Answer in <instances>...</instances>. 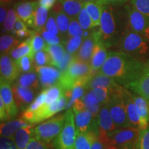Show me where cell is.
<instances>
[{
    "instance_id": "obj_43",
    "label": "cell",
    "mask_w": 149,
    "mask_h": 149,
    "mask_svg": "<svg viewBox=\"0 0 149 149\" xmlns=\"http://www.w3.org/2000/svg\"><path fill=\"white\" fill-rule=\"evenodd\" d=\"M17 19L18 17L16 11L13 9H10L8 12L6 19L3 23V30L7 32L13 31L15 24Z\"/></svg>"
},
{
    "instance_id": "obj_53",
    "label": "cell",
    "mask_w": 149,
    "mask_h": 149,
    "mask_svg": "<svg viewBox=\"0 0 149 149\" xmlns=\"http://www.w3.org/2000/svg\"><path fill=\"white\" fill-rule=\"evenodd\" d=\"M128 0H97V2L102 6L111 5V4H119V3H125Z\"/></svg>"
},
{
    "instance_id": "obj_19",
    "label": "cell",
    "mask_w": 149,
    "mask_h": 149,
    "mask_svg": "<svg viewBox=\"0 0 149 149\" xmlns=\"http://www.w3.org/2000/svg\"><path fill=\"white\" fill-rule=\"evenodd\" d=\"M12 89L15 101L18 109L26 110L34 101L33 99L35 94L32 89L23 87L19 84L15 85Z\"/></svg>"
},
{
    "instance_id": "obj_28",
    "label": "cell",
    "mask_w": 149,
    "mask_h": 149,
    "mask_svg": "<svg viewBox=\"0 0 149 149\" xmlns=\"http://www.w3.org/2000/svg\"><path fill=\"white\" fill-rule=\"evenodd\" d=\"M44 51L49 55L51 59V66L57 67L64 59L66 51L62 44H58L55 45L47 44Z\"/></svg>"
},
{
    "instance_id": "obj_10",
    "label": "cell",
    "mask_w": 149,
    "mask_h": 149,
    "mask_svg": "<svg viewBox=\"0 0 149 149\" xmlns=\"http://www.w3.org/2000/svg\"><path fill=\"white\" fill-rule=\"evenodd\" d=\"M122 52L135 57L136 56L144 55L148 51L147 41L134 31L125 33L121 42Z\"/></svg>"
},
{
    "instance_id": "obj_31",
    "label": "cell",
    "mask_w": 149,
    "mask_h": 149,
    "mask_svg": "<svg viewBox=\"0 0 149 149\" xmlns=\"http://www.w3.org/2000/svg\"><path fill=\"white\" fill-rule=\"evenodd\" d=\"M63 10L70 18L77 17L84 6V3L79 0H59Z\"/></svg>"
},
{
    "instance_id": "obj_59",
    "label": "cell",
    "mask_w": 149,
    "mask_h": 149,
    "mask_svg": "<svg viewBox=\"0 0 149 149\" xmlns=\"http://www.w3.org/2000/svg\"><path fill=\"white\" fill-rule=\"evenodd\" d=\"M121 149H134L133 145H129V146H124V147H123V148H121Z\"/></svg>"
},
{
    "instance_id": "obj_55",
    "label": "cell",
    "mask_w": 149,
    "mask_h": 149,
    "mask_svg": "<svg viewBox=\"0 0 149 149\" xmlns=\"http://www.w3.org/2000/svg\"><path fill=\"white\" fill-rule=\"evenodd\" d=\"M6 3H1V8H0V22L1 24L4 23L5 20L6 19L7 15H6Z\"/></svg>"
},
{
    "instance_id": "obj_35",
    "label": "cell",
    "mask_w": 149,
    "mask_h": 149,
    "mask_svg": "<svg viewBox=\"0 0 149 149\" xmlns=\"http://www.w3.org/2000/svg\"><path fill=\"white\" fill-rule=\"evenodd\" d=\"M46 100L45 104L46 105L51 104L57 101L62 95L65 94L64 90L61 88V86L59 84H57L46 89Z\"/></svg>"
},
{
    "instance_id": "obj_6",
    "label": "cell",
    "mask_w": 149,
    "mask_h": 149,
    "mask_svg": "<svg viewBox=\"0 0 149 149\" xmlns=\"http://www.w3.org/2000/svg\"><path fill=\"white\" fill-rule=\"evenodd\" d=\"M65 122L61 133L54 139L55 149H74L77 131L74 123L72 109H68L64 114Z\"/></svg>"
},
{
    "instance_id": "obj_29",
    "label": "cell",
    "mask_w": 149,
    "mask_h": 149,
    "mask_svg": "<svg viewBox=\"0 0 149 149\" xmlns=\"http://www.w3.org/2000/svg\"><path fill=\"white\" fill-rule=\"evenodd\" d=\"M84 7L92 19L93 28L100 27L103 11V6L97 1H90L84 3Z\"/></svg>"
},
{
    "instance_id": "obj_27",
    "label": "cell",
    "mask_w": 149,
    "mask_h": 149,
    "mask_svg": "<svg viewBox=\"0 0 149 149\" xmlns=\"http://www.w3.org/2000/svg\"><path fill=\"white\" fill-rule=\"evenodd\" d=\"M31 124L25 122L22 119L11 120L10 122H1V137H6L13 139L17 131L24 126H27Z\"/></svg>"
},
{
    "instance_id": "obj_25",
    "label": "cell",
    "mask_w": 149,
    "mask_h": 149,
    "mask_svg": "<svg viewBox=\"0 0 149 149\" xmlns=\"http://www.w3.org/2000/svg\"><path fill=\"white\" fill-rule=\"evenodd\" d=\"M98 137L99 130H91L84 133H77L74 149H91Z\"/></svg>"
},
{
    "instance_id": "obj_8",
    "label": "cell",
    "mask_w": 149,
    "mask_h": 149,
    "mask_svg": "<svg viewBox=\"0 0 149 149\" xmlns=\"http://www.w3.org/2000/svg\"><path fill=\"white\" fill-rule=\"evenodd\" d=\"M64 115H59L42 123L35 128L34 137L44 143L55 139L64 128Z\"/></svg>"
},
{
    "instance_id": "obj_39",
    "label": "cell",
    "mask_w": 149,
    "mask_h": 149,
    "mask_svg": "<svg viewBox=\"0 0 149 149\" xmlns=\"http://www.w3.org/2000/svg\"><path fill=\"white\" fill-rule=\"evenodd\" d=\"M82 28L81 27L77 19L75 18H70V22L69 28L68 31V36L70 37H83L84 35V32Z\"/></svg>"
},
{
    "instance_id": "obj_37",
    "label": "cell",
    "mask_w": 149,
    "mask_h": 149,
    "mask_svg": "<svg viewBox=\"0 0 149 149\" xmlns=\"http://www.w3.org/2000/svg\"><path fill=\"white\" fill-rule=\"evenodd\" d=\"M77 19L84 31H88L93 28L92 19L84 6L77 15Z\"/></svg>"
},
{
    "instance_id": "obj_23",
    "label": "cell",
    "mask_w": 149,
    "mask_h": 149,
    "mask_svg": "<svg viewBox=\"0 0 149 149\" xmlns=\"http://www.w3.org/2000/svg\"><path fill=\"white\" fill-rule=\"evenodd\" d=\"M120 86H121L118 84L113 78L98 72L89 81L87 89L93 90L97 88L116 89Z\"/></svg>"
},
{
    "instance_id": "obj_45",
    "label": "cell",
    "mask_w": 149,
    "mask_h": 149,
    "mask_svg": "<svg viewBox=\"0 0 149 149\" xmlns=\"http://www.w3.org/2000/svg\"><path fill=\"white\" fill-rule=\"evenodd\" d=\"M131 3L149 20V0H131Z\"/></svg>"
},
{
    "instance_id": "obj_50",
    "label": "cell",
    "mask_w": 149,
    "mask_h": 149,
    "mask_svg": "<svg viewBox=\"0 0 149 149\" xmlns=\"http://www.w3.org/2000/svg\"><path fill=\"white\" fill-rule=\"evenodd\" d=\"M73 58L74 57L72 56V54H70L66 51V53L65 54L64 59H63L62 61L59 63L58 66H57V68H58L61 72H64L65 70L67 69L68 66H69V64H70V62H71Z\"/></svg>"
},
{
    "instance_id": "obj_22",
    "label": "cell",
    "mask_w": 149,
    "mask_h": 149,
    "mask_svg": "<svg viewBox=\"0 0 149 149\" xmlns=\"http://www.w3.org/2000/svg\"><path fill=\"white\" fill-rule=\"evenodd\" d=\"M97 121L99 126V133H108L117 129L107 104L102 107Z\"/></svg>"
},
{
    "instance_id": "obj_20",
    "label": "cell",
    "mask_w": 149,
    "mask_h": 149,
    "mask_svg": "<svg viewBox=\"0 0 149 149\" xmlns=\"http://www.w3.org/2000/svg\"><path fill=\"white\" fill-rule=\"evenodd\" d=\"M122 97L125 104L126 113L131 127L137 128L139 129V117L136 106L133 100V95L130 94L126 88L122 91Z\"/></svg>"
},
{
    "instance_id": "obj_1",
    "label": "cell",
    "mask_w": 149,
    "mask_h": 149,
    "mask_svg": "<svg viewBox=\"0 0 149 149\" xmlns=\"http://www.w3.org/2000/svg\"><path fill=\"white\" fill-rule=\"evenodd\" d=\"M144 64L124 52H109L99 72L113 78L122 86H127L140 77Z\"/></svg>"
},
{
    "instance_id": "obj_5",
    "label": "cell",
    "mask_w": 149,
    "mask_h": 149,
    "mask_svg": "<svg viewBox=\"0 0 149 149\" xmlns=\"http://www.w3.org/2000/svg\"><path fill=\"white\" fill-rule=\"evenodd\" d=\"M68 102V99L66 95L64 94L57 101L48 105L44 104L36 111L29 112L24 111L22 119L30 124H38L66 109Z\"/></svg>"
},
{
    "instance_id": "obj_56",
    "label": "cell",
    "mask_w": 149,
    "mask_h": 149,
    "mask_svg": "<svg viewBox=\"0 0 149 149\" xmlns=\"http://www.w3.org/2000/svg\"><path fill=\"white\" fill-rule=\"evenodd\" d=\"M56 0H39V4L41 6L50 9L53 6Z\"/></svg>"
},
{
    "instance_id": "obj_3",
    "label": "cell",
    "mask_w": 149,
    "mask_h": 149,
    "mask_svg": "<svg viewBox=\"0 0 149 149\" xmlns=\"http://www.w3.org/2000/svg\"><path fill=\"white\" fill-rule=\"evenodd\" d=\"M139 133L140 130L137 128H117L108 133H99L98 139L104 146H113L122 148L135 144Z\"/></svg>"
},
{
    "instance_id": "obj_24",
    "label": "cell",
    "mask_w": 149,
    "mask_h": 149,
    "mask_svg": "<svg viewBox=\"0 0 149 149\" xmlns=\"http://www.w3.org/2000/svg\"><path fill=\"white\" fill-rule=\"evenodd\" d=\"M95 44V38L93 33L84 40L82 44L74 57L84 62L90 63L94 50Z\"/></svg>"
},
{
    "instance_id": "obj_4",
    "label": "cell",
    "mask_w": 149,
    "mask_h": 149,
    "mask_svg": "<svg viewBox=\"0 0 149 149\" xmlns=\"http://www.w3.org/2000/svg\"><path fill=\"white\" fill-rule=\"evenodd\" d=\"M117 33V25L113 8L110 5L103 6L100 29L95 34L104 45L109 47L116 42Z\"/></svg>"
},
{
    "instance_id": "obj_14",
    "label": "cell",
    "mask_w": 149,
    "mask_h": 149,
    "mask_svg": "<svg viewBox=\"0 0 149 149\" xmlns=\"http://www.w3.org/2000/svg\"><path fill=\"white\" fill-rule=\"evenodd\" d=\"M0 97L2 98L6 109L9 120H13L18 113V107L15 101L13 89L10 84L1 81L0 83Z\"/></svg>"
},
{
    "instance_id": "obj_12",
    "label": "cell",
    "mask_w": 149,
    "mask_h": 149,
    "mask_svg": "<svg viewBox=\"0 0 149 149\" xmlns=\"http://www.w3.org/2000/svg\"><path fill=\"white\" fill-rule=\"evenodd\" d=\"M0 70L1 81H5L10 84L15 79H16L20 72L16 61L6 54L1 55Z\"/></svg>"
},
{
    "instance_id": "obj_40",
    "label": "cell",
    "mask_w": 149,
    "mask_h": 149,
    "mask_svg": "<svg viewBox=\"0 0 149 149\" xmlns=\"http://www.w3.org/2000/svg\"><path fill=\"white\" fill-rule=\"evenodd\" d=\"M83 38L81 37H70L66 44V50L68 53L73 55L77 53L83 42Z\"/></svg>"
},
{
    "instance_id": "obj_13",
    "label": "cell",
    "mask_w": 149,
    "mask_h": 149,
    "mask_svg": "<svg viewBox=\"0 0 149 149\" xmlns=\"http://www.w3.org/2000/svg\"><path fill=\"white\" fill-rule=\"evenodd\" d=\"M36 72L43 88L47 89L59 82L61 72L53 66H36Z\"/></svg>"
},
{
    "instance_id": "obj_16",
    "label": "cell",
    "mask_w": 149,
    "mask_h": 149,
    "mask_svg": "<svg viewBox=\"0 0 149 149\" xmlns=\"http://www.w3.org/2000/svg\"><path fill=\"white\" fill-rule=\"evenodd\" d=\"M138 95L149 100V59L144 63V70L140 77L127 86Z\"/></svg>"
},
{
    "instance_id": "obj_48",
    "label": "cell",
    "mask_w": 149,
    "mask_h": 149,
    "mask_svg": "<svg viewBox=\"0 0 149 149\" xmlns=\"http://www.w3.org/2000/svg\"><path fill=\"white\" fill-rule=\"evenodd\" d=\"M45 30L48 31V32L53 33V34L57 35L59 33V31L58 27H57V22H56V19L55 16L53 15H51L49 18L48 19L47 22H46L45 25Z\"/></svg>"
},
{
    "instance_id": "obj_44",
    "label": "cell",
    "mask_w": 149,
    "mask_h": 149,
    "mask_svg": "<svg viewBox=\"0 0 149 149\" xmlns=\"http://www.w3.org/2000/svg\"><path fill=\"white\" fill-rule=\"evenodd\" d=\"M46 89H44L42 93L35 99L34 101L29 105V107L24 111H27L29 112H35L37 109H40L42 106L44 105L46 102Z\"/></svg>"
},
{
    "instance_id": "obj_49",
    "label": "cell",
    "mask_w": 149,
    "mask_h": 149,
    "mask_svg": "<svg viewBox=\"0 0 149 149\" xmlns=\"http://www.w3.org/2000/svg\"><path fill=\"white\" fill-rule=\"evenodd\" d=\"M0 149H18L13 139L6 137H1Z\"/></svg>"
},
{
    "instance_id": "obj_42",
    "label": "cell",
    "mask_w": 149,
    "mask_h": 149,
    "mask_svg": "<svg viewBox=\"0 0 149 149\" xmlns=\"http://www.w3.org/2000/svg\"><path fill=\"white\" fill-rule=\"evenodd\" d=\"M33 60H34V59H33L31 56L27 55L24 56V57H22V58L17 59V60H16L15 61L20 71L26 73V72L32 71Z\"/></svg>"
},
{
    "instance_id": "obj_32",
    "label": "cell",
    "mask_w": 149,
    "mask_h": 149,
    "mask_svg": "<svg viewBox=\"0 0 149 149\" xmlns=\"http://www.w3.org/2000/svg\"><path fill=\"white\" fill-rule=\"evenodd\" d=\"M39 81L40 79L37 72L31 71L20 76L18 79L17 84L33 90V89L38 88Z\"/></svg>"
},
{
    "instance_id": "obj_30",
    "label": "cell",
    "mask_w": 149,
    "mask_h": 149,
    "mask_svg": "<svg viewBox=\"0 0 149 149\" xmlns=\"http://www.w3.org/2000/svg\"><path fill=\"white\" fill-rule=\"evenodd\" d=\"M35 55L31 43V38L19 44L10 51V57L15 61L27 55L31 56L34 59Z\"/></svg>"
},
{
    "instance_id": "obj_2",
    "label": "cell",
    "mask_w": 149,
    "mask_h": 149,
    "mask_svg": "<svg viewBox=\"0 0 149 149\" xmlns=\"http://www.w3.org/2000/svg\"><path fill=\"white\" fill-rule=\"evenodd\" d=\"M95 74L96 72L92 70L90 63L84 62L74 57L67 69L61 72L58 84L66 93L71 90L79 79Z\"/></svg>"
},
{
    "instance_id": "obj_51",
    "label": "cell",
    "mask_w": 149,
    "mask_h": 149,
    "mask_svg": "<svg viewBox=\"0 0 149 149\" xmlns=\"http://www.w3.org/2000/svg\"><path fill=\"white\" fill-rule=\"evenodd\" d=\"M26 149H48L46 143L43 142L37 139L35 137H33L30 141L29 145Z\"/></svg>"
},
{
    "instance_id": "obj_47",
    "label": "cell",
    "mask_w": 149,
    "mask_h": 149,
    "mask_svg": "<svg viewBox=\"0 0 149 149\" xmlns=\"http://www.w3.org/2000/svg\"><path fill=\"white\" fill-rule=\"evenodd\" d=\"M42 37L47 43V44L49 45H55V44H58L60 43V39L58 37V35L53 34V33L48 32L46 31L45 29L42 30Z\"/></svg>"
},
{
    "instance_id": "obj_58",
    "label": "cell",
    "mask_w": 149,
    "mask_h": 149,
    "mask_svg": "<svg viewBox=\"0 0 149 149\" xmlns=\"http://www.w3.org/2000/svg\"><path fill=\"white\" fill-rule=\"evenodd\" d=\"M91 149H105V146L101 141L97 139L93 145Z\"/></svg>"
},
{
    "instance_id": "obj_38",
    "label": "cell",
    "mask_w": 149,
    "mask_h": 149,
    "mask_svg": "<svg viewBox=\"0 0 149 149\" xmlns=\"http://www.w3.org/2000/svg\"><path fill=\"white\" fill-rule=\"evenodd\" d=\"M135 144V149H149V126L140 130Z\"/></svg>"
},
{
    "instance_id": "obj_18",
    "label": "cell",
    "mask_w": 149,
    "mask_h": 149,
    "mask_svg": "<svg viewBox=\"0 0 149 149\" xmlns=\"http://www.w3.org/2000/svg\"><path fill=\"white\" fill-rule=\"evenodd\" d=\"M40 6L37 1H24L15 6V11L18 18L25 22L28 26L31 27L34 22V16Z\"/></svg>"
},
{
    "instance_id": "obj_7",
    "label": "cell",
    "mask_w": 149,
    "mask_h": 149,
    "mask_svg": "<svg viewBox=\"0 0 149 149\" xmlns=\"http://www.w3.org/2000/svg\"><path fill=\"white\" fill-rule=\"evenodd\" d=\"M124 88L125 87L120 86L115 89L111 100L107 104L117 128L131 127L126 113L125 104L122 97Z\"/></svg>"
},
{
    "instance_id": "obj_41",
    "label": "cell",
    "mask_w": 149,
    "mask_h": 149,
    "mask_svg": "<svg viewBox=\"0 0 149 149\" xmlns=\"http://www.w3.org/2000/svg\"><path fill=\"white\" fill-rule=\"evenodd\" d=\"M31 43L35 54H36L37 52L45 49L46 46L47 45L43 37L37 34H33L32 35V37H31Z\"/></svg>"
},
{
    "instance_id": "obj_52",
    "label": "cell",
    "mask_w": 149,
    "mask_h": 149,
    "mask_svg": "<svg viewBox=\"0 0 149 149\" xmlns=\"http://www.w3.org/2000/svg\"><path fill=\"white\" fill-rule=\"evenodd\" d=\"M0 120L1 122H5L6 121L9 120L6 109L4 103H3L2 98L1 97H0Z\"/></svg>"
},
{
    "instance_id": "obj_61",
    "label": "cell",
    "mask_w": 149,
    "mask_h": 149,
    "mask_svg": "<svg viewBox=\"0 0 149 149\" xmlns=\"http://www.w3.org/2000/svg\"><path fill=\"white\" fill-rule=\"evenodd\" d=\"M11 0H1V3H8V2H10Z\"/></svg>"
},
{
    "instance_id": "obj_21",
    "label": "cell",
    "mask_w": 149,
    "mask_h": 149,
    "mask_svg": "<svg viewBox=\"0 0 149 149\" xmlns=\"http://www.w3.org/2000/svg\"><path fill=\"white\" fill-rule=\"evenodd\" d=\"M136 109L139 117V130L148 127L149 122V100L140 95H134Z\"/></svg>"
},
{
    "instance_id": "obj_11",
    "label": "cell",
    "mask_w": 149,
    "mask_h": 149,
    "mask_svg": "<svg viewBox=\"0 0 149 149\" xmlns=\"http://www.w3.org/2000/svg\"><path fill=\"white\" fill-rule=\"evenodd\" d=\"M128 22L132 31L148 42L149 20L133 6L128 8Z\"/></svg>"
},
{
    "instance_id": "obj_17",
    "label": "cell",
    "mask_w": 149,
    "mask_h": 149,
    "mask_svg": "<svg viewBox=\"0 0 149 149\" xmlns=\"http://www.w3.org/2000/svg\"><path fill=\"white\" fill-rule=\"evenodd\" d=\"M93 34L95 38V44L94 50H93L92 57L90 61V64L92 70L97 72L100 71L107 60L108 53L107 51V46L96 36L95 32L93 33Z\"/></svg>"
},
{
    "instance_id": "obj_33",
    "label": "cell",
    "mask_w": 149,
    "mask_h": 149,
    "mask_svg": "<svg viewBox=\"0 0 149 149\" xmlns=\"http://www.w3.org/2000/svg\"><path fill=\"white\" fill-rule=\"evenodd\" d=\"M48 17V9L39 6L34 16V22L31 27L36 31H41L46 25Z\"/></svg>"
},
{
    "instance_id": "obj_36",
    "label": "cell",
    "mask_w": 149,
    "mask_h": 149,
    "mask_svg": "<svg viewBox=\"0 0 149 149\" xmlns=\"http://www.w3.org/2000/svg\"><path fill=\"white\" fill-rule=\"evenodd\" d=\"M55 17L59 33L64 35L68 33V28H69L70 22V17H68V15L64 12H62V11L55 14Z\"/></svg>"
},
{
    "instance_id": "obj_57",
    "label": "cell",
    "mask_w": 149,
    "mask_h": 149,
    "mask_svg": "<svg viewBox=\"0 0 149 149\" xmlns=\"http://www.w3.org/2000/svg\"><path fill=\"white\" fill-rule=\"evenodd\" d=\"M15 33L19 38H24V37H27L28 35L34 34V33H33V32H31V31H29L27 29L20 30V31H17V32H16Z\"/></svg>"
},
{
    "instance_id": "obj_15",
    "label": "cell",
    "mask_w": 149,
    "mask_h": 149,
    "mask_svg": "<svg viewBox=\"0 0 149 149\" xmlns=\"http://www.w3.org/2000/svg\"><path fill=\"white\" fill-rule=\"evenodd\" d=\"M120 88V87H119ZM117 89V88H116ZM115 89L97 88L91 90L81 98L84 103L105 105L111 100Z\"/></svg>"
},
{
    "instance_id": "obj_60",
    "label": "cell",
    "mask_w": 149,
    "mask_h": 149,
    "mask_svg": "<svg viewBox=\"0 0 149 149\" xmlns=\"http://www.w3.org/2000/svg\"><path fill=\"white\" fill-rule=\"evenodd\" d=\"M81 2H90V1H97V0H79Z\"/></svg>"
},
{
    "instance_id": "obj_26",
    "label": "cell",
    "mask_w": 149,
    "mask_h": 149,
    "mask_svg": "<svg viewBox=\"0 0 149 149\" xmlns=\"http://www.w3.org/2000/svg\"><path fill=\"white\" fill-rule=\"evenodd\" d=\"M35 128L31 125L24 126L19 129L14 135L15 141L18 149H26L29 145L30 141L34 137Z\"/></svg>"
},
{
    "instance_id": "obj_9",
    "label": "cell",
    "mask_w": 149,
    "mask_h": 149,
    "mask_svg": "<svg viewBox=\"0 0 149 149\" xmlns=\"http://www.w3.org/2000/svg\"><path fill=\"white\" fill-rule=\"evenodd\" d=\"M72 111L77 133H84L91 130H99L97 121L94 119L91 112L86 108L82 100L79 99L74 102Z\"/></svg>"
},
{
    "instance_id": "obj_34",
    "label": "cell",
    "mask_w": 149,
    "mask_h": 149,
    "mask_svg": "<svg viewBox=\"0 0 149 149\" xmlns=\"http://www.w3.org/2000/svg\"><path fill=\"white\" fill-rule=\"evenodd\" d=\"M19 44V41L8 35H3L0 39L1 55L8 53Z\"/></svg>"
},
{
    "instance_id": "obj_46",
    "label": "cell",
    "mask_w": 149,
    "mask_h": 149,
    "mask_svg": "<svg viewBox=\"0 0 149 149\" xmlns=\"http://www.w3.org/2000/svg\"><path fill=\"white\" fill-rule=\"evenodd\" d=\"M34 62L36 66H44L47 64L51 65V59L47 52L43 50L35 54Z\"/></svg>"
},
{
    "instance_id": "obj_54",
    "label": "cell",
    "mask_w": 149,
    "mask_h": 149,
    "mask_svg": "<svg viewBox=\"0 0 149 149\" xmlns=\"http://www.w3.org/2000/svg\"><path fill=\"white\" fill-rule=\"evenodd\" d=\"M27 29V25L26 24L25 22L22 21L21 19L18 18L15 24L14 27V33H15L17 31H20V30Z\"/></svg>"
}]
</instances>
